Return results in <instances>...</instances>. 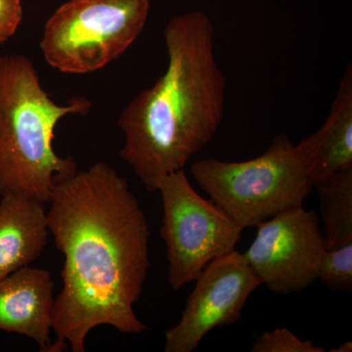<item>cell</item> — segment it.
<instances>
[{"label": "cell", "instance_id": "5", "mask_svg": "<svg viewBox=\"0 0 352 352\" xmlns=\"http://www.w3.org/2000/svg\"><path fill=\"white\" fill-rule=\"evenodd\" d=\"M149 12L150 0H69L44 27V59L64 74L99 71L135 43Z\"/></svg>", "mask_w": 352, "mask_h": 352}, {"label": "cell", "instance_id": "15", "mask_svg": "<svg viewBox=\"0 0 352 352\" xmlns=\"http://www.w3.org/2000/svg\"><path fill=\"white\" fill-rule=\"evenodd\" d=\"M22 0H0V44L12 38L22 23Z\"/></svg>", "mask_w": 352, "mask_h": 352}, {"label": "cell", "instance_id": "10", "mask_svg": "<svg viewBox=\"0 0 352 352\" xmlns=\"http://www.w3.org/2000/svg\"><path fill=\"white\" fill-rule=\"evenodd\" d=\"M45 205L19 196L0 201V280L41 258L47 245Z\"/></svg>", "mask_w": 352, "mask_h": 352}, {"label": "cell", "instance_id": "7", "mask_svg": "<svg viewBox=\"0 0 352 352\" xmlns=\"http://www.w3.org/2000/svg\"><path fill=\"white\" fill-rule=\"evenodd\" d=\"M244 256L261 285L279 295L300 293L318 279L326 251L314 210L298 207L259 224Z\"/></svg>", "mask_w": 352, "mask_h": 352}, {"label": "cell", "instance_id": "12", "mask_svg": "<svg viewBox=\"0 0 352 352\" xmlns=\"http://www.w3.org/2000/svg\"><path fill=\"white\" fill-rule=\"evenodd\" d=\"M323 219L326 250L352 243V168L338 171L315 185Z\"/></svg>", "mask_w": 352, "mask_h": 352}, {"label": "cell", "instance_id": "6", "mask_svg": "<svg viewBox=\"0 0 352 352\" xmlns=\"http://www.w3.org/2000/svg\"><path fill=\"white\" fill-rule=\"evenodd\" d=\"M157 191L163 201L161 236L168 282L178 291L195 281L208 263L233 252L244 228L199 195L184 170L162 178Z\"/></svg>", "mask_w": 352, "mask_h": 352}, {"label": "cell", "instance_id": "16", "mask_svg": "<svg viewBox=\"0 0 352 352\" xmlns=\"http://www.w3.org/2000/svg\"><path fill=\"white\" fill-rule=\"evenodd\" d=\"M330 352H351L352 351V342H346L340 344L337 349H332L329 351Z\"/></svg>", "mask_w": 352, "mask_h": 352}, {"label": "cell", "instance_id": "2", "mask_svg": "<svg viewBox=\"0 0 352 352\" xmlns=\"http://www.w3.org/2000/svg\"><path fill=\"white\" fill-rule=\"evenodd\" d=\"M168 67L120 113V156L145 188L156 192L164 176L184 170L219 131L226 78L214 54V28L207 14L171 18L164 31Z\"/></svg>", "mask_w": 352, "mask_h": 352}, {"label": "cell", "instance_id": "8", "mask_svg": "<svg viewBox=\"0 0 352 352\" xmlns=\"http://www.w3.org/2000/svg\"><path fill=\"white\" fill-rule=\"evenodd\" d=\"M195 282L180 321L164 333L166 352H193L210 331L239 321L261 286L244 254L236 250L208 263Z\"/></svg>", "mask_w": 352, "mask_h": 352}, {"label": "cell", "instance_id": "11", "mask_svg": "<svg viewBox=\"0 0 352 352\" xmlns=\"http://www.w3.org/2000/svg\"><path fill=\"white\" fill-rule=\"evenodd\" d=\"M315 153L310 179L312 186L338 173L352 168V66L347 65L330 113L314 132Z\"/></svg>", "mask_w": 352, "mask_h": 352}, {"label": "cell", "instance_id": "13", "mask_svg": "<svg viewBox=\"0 0 352 352\" xmlns=\"http://www.w3.org/2000/svg\"><path fill=\"white\" fill-rule=\"evenodd\" d=\"M318 279L333 291L352 292V243L326 250L321 259Z\"/></svg>", "mask_w": 352, "mask_h": 352}, {"label": "cell", "instance_id": "4", "mask_svg": "<svg viewBox=\"0 0 352 352\" xmlns=\"http://www.w3.org/2000/svg\"><path fill=\"white\" fill-rule=\"evenodd\" d=\"M312 134L294 145L280 134L263 155L245 162L206 159L195 162L191 175L204 191L242 228L302 207L312 186Z\"/></svg>", "mask_w": 352, "mask_h": 352}, {"label": "cell", "instance_id": "3", "mask_svg": "<svg viewBox=\"0 0 352 352\" xmlns=\"http://www.w3.org/2000/svg\"><path fill=\"white\" fill-rule=\"evenodd\" d=\"M91 107L83 97L59 105L29 58L0 56V196L50 203L57 185L78 171L73 157L55 152V129L67 116H85Z\"/></svg>", "mask_w": 352, "mask_h": 352}, {"label": "cell", "instance_id": "1", "mask_svg": "<svg viewBox=\"0 0 352 352\" xmlns=\"http://www.w3.org/2000/svg\"><path fill=\"white\" fill-rule=\"evenodd\" d=\"M50 204L48 228L64 256L56 342L85 352L87 336L99 326L146 332L134 305L149 272L150 229L126 178L98 162L60 182Z\"/></svg>", "mask_w": 352, "mask_h": 352}, {"label": "cell", "instance_id": "14", "mask_svg": "<svg viewBox=\"0 0 352 352\" xmlns=\"http://www.w3.org/2000/svg\"><path fill=\"white\" fill-rule=\"evenodd\" d=\"M252 352H325L311 340H302L287 328L263 333L252 346Z\"/></svg>", "mask_w": 352, "mask_h": 352}, {"label": "cell", "instance_id": "9", "mask_svg": "<svg viewBox=\"0 0 352 352\" xmlns=\"http://www.w3.org/2000/svg\"><path fill=\"white\" fill-rule=\"evenodd\" d=\"M54 281L50 271L25 266L0 280V331L18 333L50 351L54 323Z\"/></svg>", "mask_w": 352, "mask_h": 352}]
</instances>
